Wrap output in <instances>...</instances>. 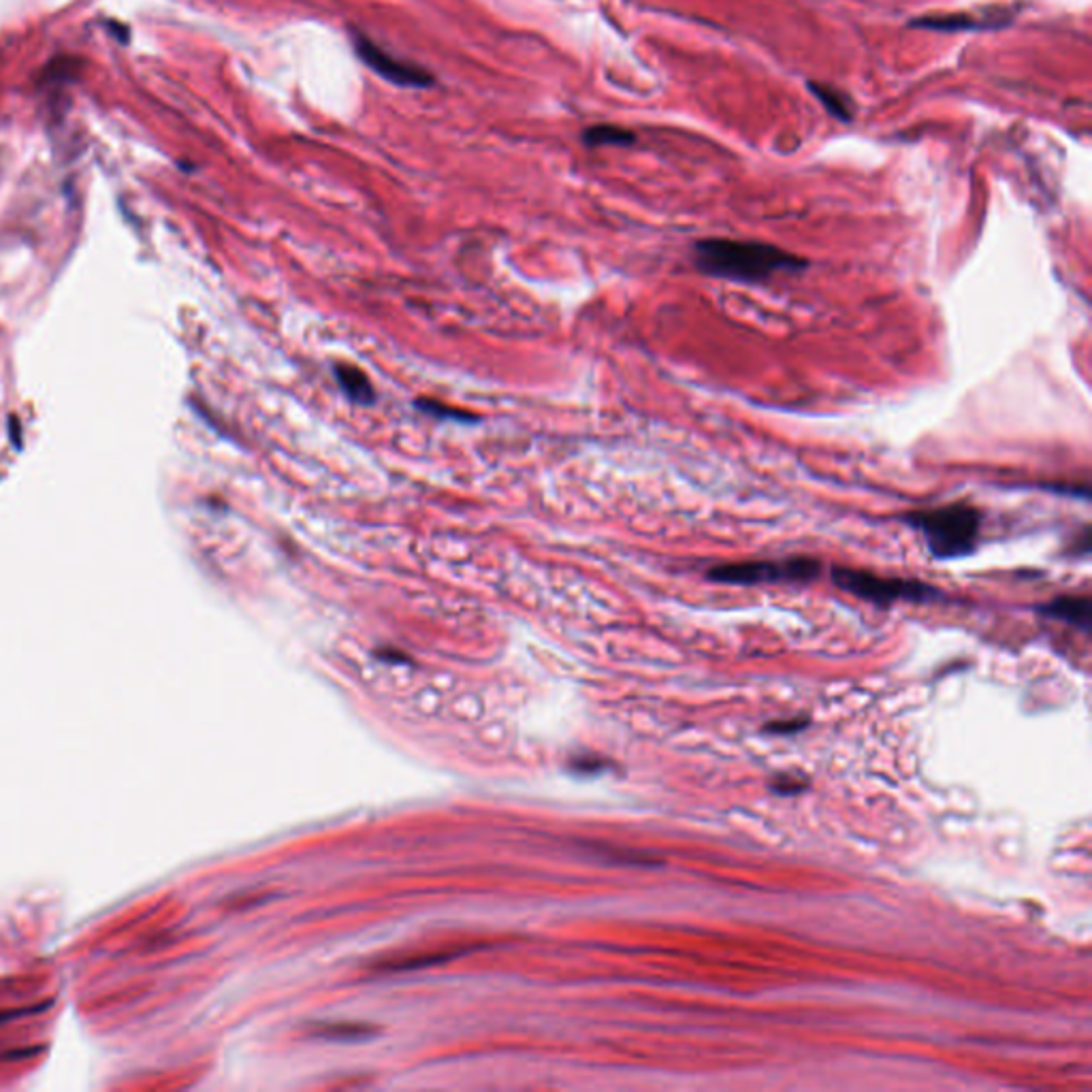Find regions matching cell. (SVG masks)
<instances>
[{
	"label": "cell",
	"mask_w": 1092,
	"mask_h": 1092,
	"mask_svg": "<svg viewBox=\"0 0 1092 1092\" xmlns=\"http://www.w3.org/2000/svg\"><path fill=\"white\" fill-rule=\"evenodd\" d=\"M582 141L587 146H632L636 137L632 130L615 127V124H598V127L585 130Z\"/></svg>",
	"instance_id": "10"
},
{
	"label": "cell",
	"mask_w": 1092,
	"mask_h": 1092,
	"mask_svg": "<svg viewBox=\"0 0 1092 1092\" xmlns=\"http://www.w3.org/2000/svg\"><path fill=\"white\" fill-rule=\"evenodd\" d=\"M374 1033L376 1028L357 1022H324L314 1028V1034L323 1039H365Z\"/></svg>",
	"instance_id": "11"
},
{
	"label": "cell",
	"mask_w": 1092,
	"mask_h": 1092,
	"mask_svg": "<svg viewBox=\"0 0 1092 1092\" xmlns=\"http://www.w3.org/2000/svg\"><path fill=\"white\" fill-rule=\"evenodd\" d=\"M335 376H337V382H340L342 391H344L354 404L374 402V397H376L374 386H371L369 378L363 374L361 369L354 368V365H337Z\"/></svg>",
	"instance_id": "7"
},
{
	"label": "cell",
	"mask_w": 1092,
	"mask_h": 1092,
	"mask_svg": "<svg viewBox=\"0 0 1092 1092\" xmlns=\"http://www.w3.org/2000/svg\"><path fill=\"white\" fill-rule=\"evenodd\" d=\"M909 528L922 534L930 555L941 562L975 553L981 536V512L973 504H947L916 510L902 517Z\"/></svg>",
	"instance_id": "2"
},
{
	"label": "cell",
	"mask_w": 1092,
	"mask_h": 1092,
	"mask_svg": "<svg viewBox=\"0 0 1092 1092\" xmlns=\"http://www.w3.org/2000/svg\"><path fill=\"white\" fill-rule=\"evenodd\" d=\"M807 719H794V722H777V724H768L766 725V730L773 732V734H796L803 728H807Z\"/></svg>",
	"instance_id": "13"
},
{
	"label": "cell",
	"mask_w": 1092,
	"mask_h": 1092,
	"mask_svg": "<svg viewBox=\"0 0 1092 1092\" xmlns=\"http://www.w3.org/2000/svg\"><path fill=\"white\" fill-rule=\"evenodd\" d=\"M378 655L382 657V660H388V661H405V655L404 653H391V651H388V649L378 651Z\"/></svg>",
	"instance_id": "14"
},
{
	"label": "cell",
	"mask_w": 1092,
	"mask_h": 1092,
	"mask_svg": "<svg viewBox=\"0 0 1092 1092\" xmlns=\"http://www.w3.org/2000/svg\"><path fill=\"white\" fill-rule=\"evenodd\" d=\"M1037 613L1048 619L1062 621L1067 626L1078 627L1082 632H1090L1092 604L1088 596H1061L1048 604L1037 606Z\"/></svg>",
	"instance_id": "6"
},
{
	"label": "cell",
	"mask_w": 1092,
	"mask_h": 1092,
	"mask_svg": "<svg viewBox=\"0 0 1092 1092\" xmlns=\"http://www.w3.org/2000/svg\"><path fill=\"white\" fill-rule=\"evenodd\" d=\"M809 93L821 102L823 110L830 113L832 118L840 120V122H851V118H854V111H851V101L843 93H840L839 88H834V85H828V84L809 82Z\"/></svg>",
	"instance_id": "9"
},
{
	"label": "cell",
	"mask_w": 1092,
	"mask_h": 1092,
	"mask_svg": "<svg viewBox=\"0 0 1092 1092\" xmlns=\"http://www.w3.org/2000/svg\"><path fill=\"white\" fill-rule=\"evenodd\" d=\"M832 582L840 591L851 593V596L874 606H882V608L896 602L928 604L943 599L941 589L928 585L924 581L901 579V576H879L874 572L843 568V565L832 568Z\"/></svg>",
	"instance_id": "3"
},
{
	"label": "cell",
	"mask_w": 1092,
	"mask_h": 1092,
	"mask_svg": "<svg viewBox=\"0 0 1092 1092\" xmlns=\"http://www.w3.org/2000/svg\"><path fill=\"white\" fill-rule=\"evenodd\" d=\"M821 564L815 557H787V559H747L713 565L706 579L722 585H766V582H811L820 576Z\"/></svg>",
	"instance_id": "4"
},
{
	"label": "cell",
	"mask_w": 1092,
	"mask_h": 1092,
	"mask_svg": "<svg viewBox=\"0 0 1092 1092\" xmlns=\"http://www.w3.org/2000/svg\"><path fill=\"white\" fill-rule=\"evenodd\" d=\"M804 787H807L804 786V781L800 779V777H792V775H779L770 781V790L781 794V796H792V794L803 792Z\"/></svg>",
	"instance_id": "12"
},
{
	"label": "cell",
	"mask_w": 1092,
	"mask_h": 1092,
	"mask_svg": "<svg viewBox=\"0 0 1092 1092\" xmlns=\"http://www.w3.org/2000/svg\"><path fill=\"white\" fill-rule=\"evenodd\" d=\"M352 45L359 58H361L371 71L378 73L380 77H385L386 82L402 85V88H429V85L433 84V77L429 75L425 68L405 65V62L393 58L391 54H386L378 45L371 43L363 34H354Z\"/></svg>",
	"instance_id": "5"
},
{
	"label": "cell",
	"mask_w": 1092,
	"mask_h": 1092,
	"mask_svg": "<svg viewBox=\"0 0 1092 1092\" xmlns=\"http://www.w3.org/2000/svg\"><path fill=\"white\" fill-rule=\"evenodd\" d=\"M691 254L696 270L705 276L741 284L766 282L777 273H798L807 267L803 256L777 245L725 237L700 239L691 248Z\"/></svg>",
	"instance_id": "1"
},
{
	"label": "cell",
	"mask_w": 1092,
	"mask_h": 1092,
	"mask_svg": "<svg viewBox=\"0 0 1092 1092\" xmlns=\"http://www.w3.org/2000/svg\"><path fill=\"white\" fill-rule=\"evenodd\" d=\"M911 26L926 28V31H941V32H960V31H980V28H992V22H981L975 15H941V17H919L913 20Z\"/></svg>",
	"instance_id": "8"
}]
</instances>
